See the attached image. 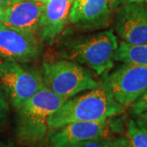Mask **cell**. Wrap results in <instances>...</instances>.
Returning <instances> with one entry per match:
<instances>
[{"mask_svg":"<svg viewBox=\"0 0 147 147\" xmlns=\"http://www.w3.org/2000/svg\"><path fill=\"white\" fill-rule=\"evenodd\" d=\"M124 107L112 98L100 84L96 88L69 98L48 119V128L56 129L72 122H94L110 119L122 114Z\"/></svg>","mask_w":147,"mask_h":147,"instance_id":"cell-1","label":"cell"},{"mask_svg":"<svg viewBox=\"0 0 147 147\" xmlns=\"http://www.w3.org/2000/svg\"><path fill=\"white\" fill-rule=\"evenodd\" d=\"M65 99L43 87L16 110V137L27 146H35L46 137L48 119Z\"/></svg>","mask_w":147,"mask_h":147,"instance_id":"cell-2","label":"cell"},{"mask_svg":"<svg viewBox=\"0 0 147 147\" xmlns=\"http://www.w3.org/2000/svg\"><path fill=\"white\" fill-rule=\"evenodd\" d=\"M118 47L117 37L109 30L69 39L61 53L69 61L88 65L97 74H104L114 66V54Z\"/></svg>","mask_w":147,"mask_h":147,"instance_id":"cell-3","label":"cell"},{"mask_svg":"<svg viewBox=\"0 0 147 147\" xmlns=\"http://www.w3.org/2000/svg\"><path fill=\"white\" fill-rule=\"evenodd\" d=\"M44 87L65 100L100 86L91 74L72 61H54L42 65Z\"/></svg>","mask_w":147,"mask_h":147,"instance_id":"cell-4","label":"cell"},{"mask_svg":"<svg viewBox=\"0 0 147 147\" xmlns=\"http://www.w3.org/2000/svg\"><path fill=\"white\" fill-rule=\"evenodd\" d=\"M43 87L38 71L0 58V88L15 110Z\"/></svg>","mask_w":147,"mask_h":147,"instance_id":"cell-5","label":"cell"},{"mask_svg":"<svg viewBox=\"0 0 147 147\" xmlns=\"http://www.w3.org/2000/svg\"><path fill=\"white\" fill-rule=\"evenodd\" d=\"M101 85L122 106H131L147 90V65L123 63L110 74Z\"/></svg>","mask_w":147,"mask_h":147,"instance_id":"cell-6","label":"cell"},{"mask_svg":"<svg viewBox=\"0 0 147 147\" xmlns=\"http://www.w3.org/2000/svg\"><path fill=\"white\" fill-rule=\"evenodd\" d=\"M112 22L122 41L131 44L147 42V5L144 1L120 6L114 11Z\"/></svg>","mask_w":147,"mask_h":147,"instance_id":"cell-7","label":"cell"},{"mask_svg":"<svg viewBox=\"0 0 147 147\" xmlns=\"http://www.w3.org/2000/svg\"><path fill=\"white\" fill-rule=\"evenodd\" d=\"M41 42L35 34L0 26V58L18 63L35 60L41 53Z\"/></svg>","mask_w":147,"mask_h":147,"instance_id":"cell-8","label":"cell"},{"mask_svg":"<svg viewBox=\"0 0 147 147\" xmlns=\"http://www.w3.org/2000/svg\"><path fill=\"white\" fill-rule=\"evenodd\" d=\"M43 5L40 0H10L0 5V22L36 35Z\"/></svg>","mask_w":147,"mask_h":147,"instance_id":"cell-9","label":"cell"},{"mask_svg":"<svg viewBox=\"0 0 147 147\" xmlns=\"http://www.w3.org/2000/svg\"><path fill=\"white\" fill-rule=\"evenodd\" d=\"M109 120L72 122L59 127L49 137L51 147H72L79 143L103 139L107 136Z\"/></svg>","mask_w":147,"mask_h":147,"instance_id":"cell-10","label":"cell"},{"mask_svg":"<svg viewBox=\"0 0 147 147\" xmlns=\"http://www.w3.org/2000/svg\"><path fill=\"white\" fill-rule=\"evenodd\" d=\"M113 15L107 0H74L69 21L83 30H99L110 26Z\"/></svg>","mask_w":147,"mask_h":147,"instance_id":"cell-11","label":"cell"},{"mask_svg":"<svg viewBox=\"0 0 147 147\" xmlns=\"http://www.w3.org/2000/svg\"><path fill=\"white\" fill-rule=\"evenodd\" d=\"M74 0H45L36 36L40 42L53 43L69 21Z\"/></svg>","mask_w":147,"mask_h":147,"instance_id":"cell-12","label":"cell"},{"mask_svg":"<svg viewBox=\"0 0 147 147\" xmlns=\"http://www.w3.org/2000/svg\"><path fill=\"white\" fill-rule=\"evenodd\" d=\"M114 61L123 63L147 65V42L131 44L121 41L114 54Z\"/></svg>","mask_w":147,"mask_h":147,"instance_id":"cell-13","label":"cell"},{"mask_svg":"<svg viewBox=\"0 0 147 147\" xmlns=\"http://www.w3.org/2000/svg\"><path fill=\"white\" fill-rule=\"evenodd\" d=\"M126 137L132 147H147V131L134 119H130L127 123Z\"/></svg>","mask_w":147,"mask_h":147,"instance_id":"cell-14","label":"cell"},{"mask_svg":"<svg viewBox=\"0 0 147 147\" xmlns=\"http://www.w3.org/2000/svg\"><path fill=\"white\" fill-rule=\"evenodd\" d=\"M9 114V102L0 88V127L4 125Z\"/></svg>","mask_w":147,"mask_h":147,"instance_id":"cell-15","label":"cell"},{"mask_svg":"<svg viewBox=\"0 0 147 147\" xmlns=\"http://www.w3.org/2000/svg\"><path fill=\"white\" fill-rule=\"evenodd\" d=\"M131 106V112L134 115H137L147 110V90L134 101Z\"/></svg>","mask_w":147,"mask_h":147,"instance_id":"cell-16","label":"cell"},{"mask_svg":"<svg viewBox=\"0 0 147 147\" xmlns=\"http://www.w3.org/2000/svg\"><path fill=\"white\" fill-rule=\"evenodd\" d=\"M105 147H132L126 137L104 138Z\"/></svg>","mask_w":147,"mask_h":147,"instance_id":"cell-17","label":"cell"},{"mask_svg":"<svg viewBox=\"0 0 147 147\" xmlns=\"http://www.w3.org/2000/svg\"><path fill=\"white\" fill-rule=\"evenodd\" d=\"M72 147H105L104 138L98 140H90L86 142L79 143Z\"/></svg>","mask_w":147,"mask_h":147,"instance_id":"cell-18","label":"cell"},{"mask_svg":"<svg viewBox=\"0 0 147 147\" xmlns=\"http://www.w3.org/2000/svg\"><path fill=\"white\" fill-rule=\"evenodd\" d=\"M107 1H108V3H109V6L111 8V10L113 11H115L120 6L124 5L126 3H131V2L143 1V0H107Z\"/></svg>","mask_w":147,"mask_h":147,"instance_id":"cell-19","label":"cell"},{"mask_svg":"<svg viewBox=\"0 0 147 147\" xmlns=\"http://www.w3.org/2000/svg\"><path fill=\"white\" fill-rule=\"evenodd\" d=\"M135 121L141 127L147 131V110L137 115Z\"/></svg>","mask_w":147,"mask_h":147,"instance_id":"cell-20","label":"cell"},{"mask_svg":"<svg viewBox=\"0 0 147 147\" xmlns=\"http://www.w3.org/2000/svg\"><path fill=\"white\" fill-rule=\"evenodd\" d=\"M8 1H10V0H0V5H2V4H3V3H5L8 2Z\"/></svg>","mask_w":147,"mask_h":147,"instance_id":"cell-21","label":"cell"},{"mask_svg":"<svg viewBox=\"0 0 147 147\" xmlns=\"http://www.w3.org/2000/svg\"><path fill=\"white\" fill-rule=\"evenodd\" d=\"M0 147H11L9 145H0Z\"/></svg>","mask_w":147,"mask_h":147,"instance_id":"cell-22","label":"cell"},{"mask_svg":"<svg viewBox=\"0 0 147 147\" xmlns=\"http://www.w3.org/2000/svg\"><path fill=\"white\" fill-rule=\"evenodd\" d=\"M143 1H144V2L146 3V5H147V0H143Z\"/></svg>","mask_w":147,"mask_h":147,"instance_id":"cell-23","label":"cell"},{"mask_svg":"<svg viewBox=\"0 0 147 147\" xmlns=\"http://www.w3.org/2000/svg\"><path fill=\"white\" fill-rule=\"evenodd\" d=\"M1 25H3V24H2V23H1V22H0V26H1Z\"/></svg>","mask_w":147,"mask_h":147,"instance_id":"cell-24","label":"cell"},{"mask_svg":"<svg viewBox=\"0 0 147 147\" xmlns=\"http://www.w3.org/2000/svg\"><path fill=\"white\" fill-rule=\"evenodd\" d=\"M40 1H45V0H40Z\"/></svg>","mask_w":147,"mask_h":147,"instance_id":"cell-25","label":"cell"}]
</instances>
